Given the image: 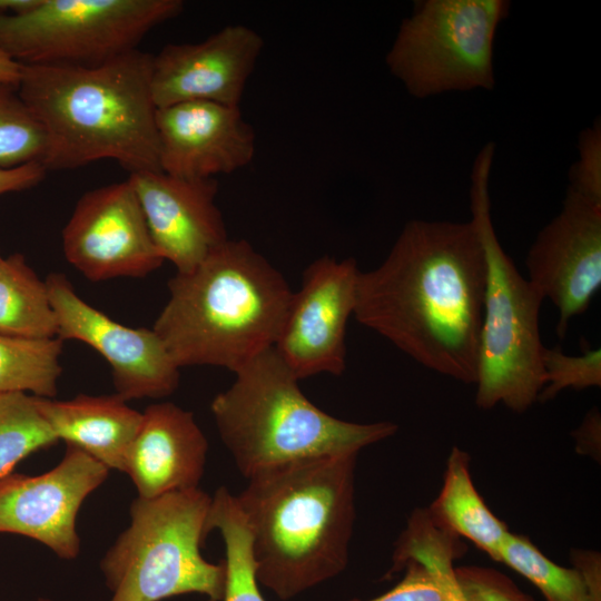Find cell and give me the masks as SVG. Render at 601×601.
Listing matches in <instances>:
<instances>
[{
  "mask_svg": "<svg viewBox=\"0 0 601 601\" xmlns=\"http://www.w3.org/2000/svg\"><path fill=\"white\" fill-rule=\"evenodd\" d=\"M356 260L323 256L303 273L293 292L275 349L298 378L346 368V328L356 305Z\"/></svg>",
  "mask_w": 601,
  "mask_h": 601,
  "instance_id": "obj_11",
  "label": "cell"
},
{
  "mask_svg": "<svg viewBox=\"0 0 601 601\" xmlns=\"http://www.w3.org/2000/svg\"><path fill=\"white\" fill-rule=\"evenodd\" d=\"M454 572L467 601H532L493 569L460 566Z\"/></svg>",
  "mask_w": 601,
  "mask_h": 601,
  "instance_id": "obj_30",
  "label": "cell"
},
{
  "mask_svg": "<svg viewBox=\"0 0 601 601\" xmlns=\"http://www.w3.org/2000/svg\"><path fill=\"white\" fill-rule=\"evenodd\" d=\"M485 284L472 220L413 219L380 266L359 272L354 316L424 367L475 384Z\"/></svg>",
  "mask_w": 601,
  "mask_h": 601,
  "instance_id": "obj_1",
  "label": "cell"
},
{
  "mask_svg": "<svg viewBox=\"0 0 601 601\" xmlns=\"http://www.w3.org/2000/svg\"><path fill=\"white\" fill-rule=\"evenodd\" d=\"M578 454L587 455L600 462L601 456V415L592 408L581 424L572 432Z\"/></svg>",
  "mask_w": 601,
  "mask_h": 601,
  "instance_id": "obj_32",
  "label": "cell"
},
{
  "mask_svg": "<svg viewBox=\"0 0 601 601\" xmlns=\"http://www.w3.org/2000/svg\"><path fill=\"white\" fill-rule=\"evenodd\" d=\"M0 334L33 338L58 336L47 284L21 254L0 260Z\"/></svg>",
  "mask_w": 601,
  "mask_h": 601,
  "instance_id": "obj_22",
  "label": "cell"
},
{
  "mask_svg": "<svg viewBox=\"0 0 601 601\" xmlns=\"http://www.w3.org/2000/svg\"><path fill=\"white\" fill-rule=\"evenodd\" d=\"M1 258H2V257H1V255H0V260H1Z\"/></svg>",
  "mask_w": 601,
  "mask_h": 601,
  "instance_id": "obj_37",
  "label": "cell"
},
{
  "mask_svg": "<svg viewBox=\"0 0 601 601\" xmlns=\"http://www.w3.org/2000/svg\"><path fill=\"white\" fill-rule=\"evenodd\" d=\"M58 323V337L82 342L111 368L112 384L125 401L162 398L179 384L180 367L152 328L122 325L83 300L69 278L45 279Z\"/></svg>",
  "mask_w": 601,
  "mask_h": 601,
  "instance_id": "obj_10",
  "label": "cell"
},
{
  "mask_svg": "<svg viewBox=\"0 0 601 601\" xmlns=\"http://www.w3.org/2000/svg\"><path fill=\"white\" fill-rule=\"evenodd\" d=\"M508 0H420L405 18L385 62L417 99L495 86L493 47Z\"/></svg>",
  "mask_w": 601,
  "mask_h": 601,
  "instance_id": "obj_8",
  "label": "cell"
},
{
  "mask_svg": "<svg viewBox=\"0 0 601 601\" xmlns=\"http://www.w3.org/2000/svg\"><path fill=\"white\" fill-rule=\"evenodd\" d=\"M58 441L40 411L38 396L0 393V479L28 455Z\"/></svg>",
  "mask_w": 601,
  "mask_h": 601,
  "instance_id": "obj_26",
  "label": "cell"
},
{
  "mask_svg": "<svg viewBox=\"0 0 601 601\" xmlns=\"http://www.w3.org/2000/svg\"><path fill=\"white\" fill-rule=\"evenodd\" d=\"M211 404L219 436L239 472L249 479L298 460L359 453L395 434L392 422L353 423L332 416L300 391L275 347L236 372Z\"/></svg>",
  "mask_w": 601,
  "mask_h": 601,
  "instance_id": "obj_5",
  "label": "cell"
},
{
  "mask_svg": "<svg viewBox=\"0 0 601 601\" xmlns=\"http://www.w3.org/2000/svg\"><path fill=\"white\" fill-rule=\"evenodd\" d=\"M181 0H39L0 16V50L22 65L91 66L136 50Z\"/></svg>",
  "mask_w": 601,
  "mask_h": 601,
  "instance_id": "obj_9",
  "label": "cell"
},
{
  "mask_svg": "<svg viewBox=\"0 0 601 601\" xmlns=\"http://www.w3.org/2000/svg\"><path fill=\"white\" fill-rule=\"evenodd\" d=\"M141 413L124 472L138 496L150 499L197 489L208 442L194 414L170 402L151 404Z\"/></svg>",
  "mask_w": 601,
  "mask_h": 601,
  "instance_id": "obj_18",
  "label": "cell"
},
{
  "mask_svg": "<svg viewBox=\"0 0 601 601\" xmlns=\"http://www.w3.org/2000/svg\"><path fill=\"white\" fill-rule=\"evenodd\" d=\"M465 552L461 538L439 526L427 508H416L395 543L393 564L387 575L416 561L425 565L436 581L443 601H467L456 579L453 562Z\"/></svg>",
  "mask_w": 601,
  "mask_h": 601,
  "instance_id": "obj_23",
  "label": "cell"
},
{
  "mask_svg": "<svg viewBox=\"0 0 601 601\" xmlns=\"http://www.w3.org/2000/svg\"><path fill=\"white\" fill-rule=\"evenodd\" d=\"M207 532L218 530L226 550V584L221 601H265L256 577L252 534L236 496L219 487L211 496Z\"/></svg>",
  "mask_w": 601,
  "mask_h": 601,
  "instance_id": "obj_25",
  "label": "cell"
},
{
  "mask_svg": "<svg viewBox=\"0 0 601 601\" xmlns=\"http://www.w3.org/2000/svg\"><path fill=\"white\" fill-rule=\"evenodd\" d=\"M159 166L165 174L206 179L250 164L256 137L239 106L185 101L157 108Z\"/></svg>",
  "mask_w": 601,
  "mask_h": 601,
  "instance_id": "obj_17",
  "label": "cell"
},
{
  "mask_svg": "<svg viewBox=\"0 0 601 601\" xmlns=\"http://www.w3.org/2000/svg\"><path fill=\"white\" fill-rule=\"evenodd\" d=\"M542 366L544 386L538 397L540 402L553 400L566 388L581 391L601 386L600 348L589 349L581 355L573 356L564 354L559 346L544 347Z\"/></svg>",
  "mask_w": 601,
  "mask_h": 601,
  "instance_id": "obj_28",
  "label": "cell"
},
{
  "mask_svg": "<svg viewBox=\"0 0 601 601\" xmlns=\"http://www.w3.org/2000/svg\"><path fill=\"white\" fill-rule=\"evenodd\" d=\"M528 280L558 308L556 334L584 313L601 286V204L566 189L561 211L538 234Z\"/></svg>",
  "mask_w": 601,
  "mask_h": 601,
  "instance_id": "obj_14",
  "label": "cell"
},
{
  "mask_svg": "<svg viewBox=\"0 0 601 601\" xmlns=\"http://www.w3.org/2000/svg\"><path fill=\"white\" fill-rule=\"evenodd\" d=\"M470 460L465 451L452 447L441 491L426 508L439 526L470 540L500 562L501 550L510 531L479 494L470 473Z\"/></svg>",
  "mask_w": 601,
  "mask_h": 601,
  "instance_id": "obj_20",
  "label": "cell"
},
{
  "mask_svg": "<svg viewBox=\"0 0 601 601\" xmlns=\"http://www.w3.org/2000/svg\"><path fill=\"white\" fill-rule=\"evenodd\" d=\"M22 71V63L12 59L0 50V82L18 86Z\"/></svg>",
  "mask_w": 601,
  "mask_h": 601,
  "instance_id": "obj_34",
  "label": "cell"
},
{
  "mask_svg": "<svg viewBox=\"0 0 601 601\" xmlns=\"http://www.w3.org/2000/svg\"><path fill=\"white\" fill-rule=\"evenodd\" d=\"M37 601H53V600L41 597V598H38Z\"/></svg>",
  "mask_w": 601,
  "mask_h": 601,
  "instance_id": "obj_36",
  "label": "cell"
},
{
  "mask_svg": "<svg viewBox=\"0 0 601 601\" xmlns=\"http://www.w3.org/2000/svg\"><path fill=\"white\" fill-rule=\"evenodd\" d=\"M254 29L230 24L198 43L165 46L151 62L157 108L185 101L239 106L263 50Z\"/></svg>",
  "mask_w": 601,
  "mask_h": 601,
  "instance_id": "obj_15",
  "label": "cell"
},
{
  "mask_svg": "<svg viewBox=\"0 0 601 601\" xmlns=\"http://www.w3.org/2000/svg\"><path fill=\"white\" fill-rule=\"evenodd\" d=\"M151 62L136 49L91 66L22 65L18 92L43 129L47 171L100 159L161 171Z\"/></svg>",
  "mask_w": 601,
  "mask_h": 601,
  "instance_id": "obj_2",
  "label": "cell"
},
{
  "mask_svg": "<svg viewBox=\"0 0 601 601\" xmlns=\"http://www.w3.org/2000/svg\"><path fill=\"white\" fill-rule=\"evenodd\" d=\"M579 158L569 171L568 188L601 204V121L581 130L578 139Z\"/></svg>",
  "mask_w": 601,
  "mask_h": 601,
  "instance_id": "obj_29",
  "label": "cell"
},
{
  "mask_svg": "<svg viewBox=\"0 0 601 601\" xmlns=\"http://www.w3.org/2000/svg\"><path fill=\"white\" fill-rule=\"evenodd\" d=\"M46 173V168L40 162L0 168V195L29 189L41 183Z\"/></svg>",
  "mask_w": 601,
  "mask_h": 601,
  "instance_id": "obj_33",
  "label": "cell"
},
{
  "mask_svg": "<svg viewBox=\"0 0 601 601\" xmlns=\"http://www.w3.org/2000/svg\"><path fill=\"white\" fill-rule=\"evenodd\" d=\"M39 0H0L1 14H18L32 9Z\"/></svg>",
  "mask_w": 601,
  "mask_h": 601,
  "instance_id": "obj_35",
  "label": "cell"
},
{
  "mask_svg": "<svg viewBox=\"0 0 601 601\" xmlns=\"http://www.w3.org/2000/svg\"><path fill=\"white\" fill-rule=\"evenodd\" d=\"M573 568L544 555L526 536L509 533L500 562L533 583L546 601H601V559L591 550L571 552Z\"/></svg>",
  "mask_w": 601,
  "mask_h": 601,
  "instance_id": "obj_21",
  "label": "cell"
},
{
  "mask_svg": "<svg viewBox=\"0 0 601 601\" xmlns=\"http://www.w3.org/2000/svg\"><path fill=\"white\" fill-rule=\"evenodd\" d=\"M63 341L0 334V393L53 398L62 373Z\"/></svg>",
  "mask_w": 601,
  "mask_h": 601,
  "instance_id": "obj_24",
  "label": "cell"
},
{
  "mask_svg": "<svg viewBox=\"0 0 601 601\" xmlns=\"http://www.w3.org/2000/svg\"><path fill=\"white\" fill-rule=\"evenodd\" d=\"M46 138L40 122L18 92V86L0 82V168L40 162Z\"/></svg>",
  "mask_w": 601,
  "mask_h": 601,
  "instance_id": "obj_27",
  "label": "cell"
},
{
  "mask_svg": "<svg viewBox=\"0 0 601 601\" xmlns=\"http://www.w3.org/2000/svg\"><path fill=\"white\" fill-rule=\"evenodd\" d=\"M40 411L59 441L75 445L106 465L125 472L142 413L114 395L80 394L59 401L39 397Z\"/></svg>",
  "mask_w": 601,
  "mask_h": 601,
  "instance_id": "obj_19",
  "label": "cell"
},
{
  "mask_svg": "<svg viewBox=\"0 0 601 601\" xmlns=\"http://www.w3.org/2000/svg\"><path fill=\"white\" fill-rule=\"evenodd\" d=\"M152 329L179 367L236 372L275 345L293 292L247 240L228 239L189 273L168 282Z\"/></svg>",
  "mask_w": 601,
  "mask_h": 601,
  "instance_id": "obj_4",
  "label": "cell"
},
{
  "mask_svg": "<svg viewBox=\"0 0 601 601\" xmlns=\"http://www.w3.org/2000/svg\"><path fill=\"white\" fill-rule=\"evenodd\" d=\"M66 259L91 282L144 277L164 262L128 180L85 193L62 230Z\"/></svg>",
  "mask_w": 601,
  "mask_h": 601,
  "instance_id": "obj_12",
  "label": "cell"
},
{
  "mask_svg": "<svg viewBox=\"0 0 601 601\" xmlns=\"http://www.w3.org/2000/svg\"><path fill=\"white\" fill-rule=\"evenodd\" d=\"M357 453L286 463L236 496L252 534L257 581L280 600L342 573L355 522Z\"/></svg>",
  "mask_w": 601,
  "mask_h": 601,
  "instance_id": "obj_3",
  "label": "cell"
},
{
  "mask_svg": "<svg viewBox=\"0 0 601 601\" xmlns=\"http://www.w3.org/2000/svg\"><path fill=\"white\" fill-rule=\"evenodd\" d=\"M495 145L485 144L471 170L472 223L481 239L486 284L477 352L475 403L503 404L515 413L530 408L544 386L539 313L544 298L504 252L491 217L490 176Z\"/></svg>",
  "mask_w": 601,
  "mask_h": 601,
  "instance_id": "obj_6",
  "label": "cell"
},
{
  "mask_svg": "<svg viewBox=\"0 0 601 601\" xmlns=\"http://www.w3.org/2000/svg\"><path fill=\"white\" fill-rule=\"evenodd\" d=\"M108 473L88 453L66 444L53 469L40 475L12 472L0 479V533L33 539L62 560L76 559L80 552L78 512Z\"/></svg>",
  "mask_w": 601,
  "mask_h": 601,
  "instance_id": "obj_13",
  "label": "cell"
},
{
  "mask_svg": "<svg viewBox=\"0 0 601 601\" xmlns=\"http://www.w3.org/2000/svg\"><path fill=\"white\" fill-rule=\"evenodd\" d=\"M402 570L405 574L394 588L367 601H443L442 592L425 565L410 560Z\"/></svg>",
  "mask_w": 601,
  "mask_h": 601,
  "instance_id": "obj_31",
  "label": "cell"
},
{
  "mask_svg": "<svg viewBox=\"0 0 601 601\" xmlns=\"http://www.w3.org/2000/svg\"><path fill=\"white\" fill-rule=\"evenodd\" d=\"M211 496L197 489L160 496H137L130 524L100 561L110 601H161L199 593L221 601L226 563L200 552Z\"/></svg>",
  "mask_w": 601,
  "mask_h": 601,
  "instance_id": "obj_7",
  "label": "cell"
},
{
  "mask_svg": "<svg viewBox=\"0 0 601 601\" xmlns=\"http://www.w3.org/2000/svg\"><path fill=\"white\" fill-rule=\"evenodd\" d=\"M152 243L177 273H189L229 238L216 205L215 178H181L164 171L129 175Z\"/></svg>",
  "mask_w": 601,
  "mask_h": 601,
  "instance_id": "obj_16",
  "label": "cell"
}]
</instances>
